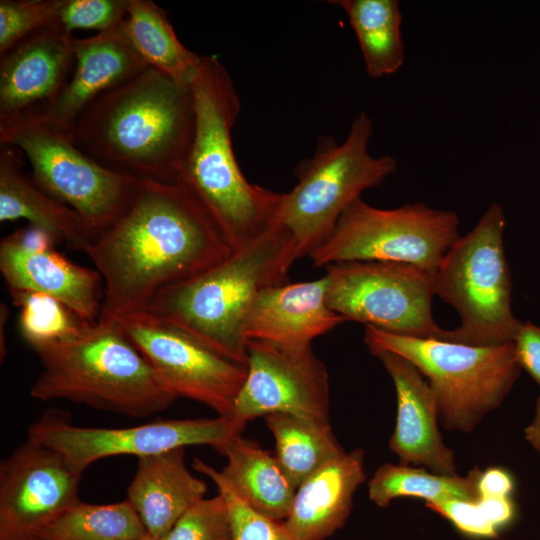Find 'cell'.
<instances>
[{
	"label": "cell",
	"mask_w": 540,
	"mask_h": 540,
	"mask_svg": "<svg viewBox=\"0 0 540 540\" xmlns=\"http://www.w3.org/2000/svg\"><path fill=\"white\" fill-rule=\"evenodd\" d=\"M0 143L26 155L33 181L98 235L124 212L140 180L93 159L75 143L70 130L48 114L0 126Z\"/></svg>",
	"instance_id": "9c48e42d"
},
{
	"label": "cell",
	"mask_w": 540,
	"mask_h": 540,
	"mask_svg": "<svg viewBox=\"0 0 540 540\" xmlns=\"http://www.w3.org/2000/svg\"><path fill=\"white\" fill-rule=\"evenodd\" d=\"M8 318V308L5 304L1 303V309H0V320H1V336H0V351H1V359L6 354V345L4 344V338H3V327L6 325V320Z\"/></svg>",
	"instance_id": "f35d334b"
},
{
	"label": "cell",
	"mask_w": 540,
	"mask_h": 540,
	"mask_svg": "<svg viewBox=\"0 0 540 540\" xmlns=\"http://www.w3.org/2000/svg\"><path fill=\"white\" fill-rule=\"evenodd\" d=\"M121 24L91 37L74 39L72 74L46 113L63 127L70 130L96 98L148 67L126 37Z\"/></svg>",
	"instance_id": "ffe728a7"
},
{
	"label": "cell",
	"mask_w": 540,
	"mask_h": 540,
	"mask_svg": "<svg viewBox=\"0 0 540 540\" xmlns=\"http://www.w3.org/2000/svg\"><path fill=\"white\" fill-rule=\"evenodd\" d=\"M43 370L30 389L38 400H67L145 418L176 400L116 321L87 322L76 334L31 347Z\"/></svg>",
	"instance_id": "5b68a950"
},
{
	"label": "cell",
	"mask_w": 540,
	"mask_h": 540,
	"mask_svg": "<svg viewBox=\"0 0 540 540\" xmlns=\"http://www.w3.org/2000/svg\"><path fill=\"white\" fill-rule=\"evenodd\" d=\"M525 437L540 452V395L536 402V413L533 422L525 429Z\"/></svg>",
	"instance_id": "74e56055"
},
{
	"label": "cell",
	"mask_w": 540,
	"mask_h": 540,
	"mask_svg": "<svg viewBox=\"0 0 540 540\" xmlns=\"http://www.w3.org/2000/svg\"><path fill=\"white\" fill-rule=\"evenodd\" d=\"M275 440V456L296 486L344 449L329 421L290 413H271L264 417Z\"/></svg>",
	"instance_id": "4316f807"
},
{
	"label": "cell",
	"mask_w": 540,
	"mask_h": 540,
	"mask_svg": "<svg viewBox=\"0 0 540 540\" xmlns=\"http://www.w3.org/2000/svg\"><path fill=\"white\" fill-rule=\"evenodd\" d=\"M221 455L227 458V464L220 474L237 495L256 512L284 521L297 488L275 454L239 435L225 446Z\"/></svg>",
	"instance_id": "cb8c5ba5"
},
{
	"label": "cell",
	"mask_w": 540,
	"mask_h": 540,
	"mask_svg": "<svg viewBox=\"0 0 540 540\" xmlns=\"http://www.w3.org/2000/svg\"><path fill=\"white\" fill-rule=\"evenodd\" d=\"M194 127L189 84L148 66L96 98L70 132L75 143L104 166L172 183L178 180Z\"/></svg>",
	"instance_id": "7a4b0ae2"
},
{
	"label": "cell",
	"mask_w": 540,
	"mask_h": 540,
	"mask_svg": "<svg viewBox=\"0 0 540 540\" xmlns=\"http://www.w3.org/2000/svg\"><path fill=\"white\" fill-rule=\"evenodd\" d=\"M121 26L147 66L188 83L200 55L181 43L160 6L151 0H128Z\"/></svg>",
	"instance_id": "484cf974"
},
{
	"label": "cell",
	"mask_w": 540,
	"mask_h": 540,
	"mask_svg": "<svg viewBox=\"0 0 540 540\" xmlns=\"http://www.w3.org/2000/svg\"><path fill=\"white\" fill-rule=\"evenodd\" d=\"M513 343L521 369L540 386V326L530 321L522 322Z\"/></svg>",
	"instance_id": "d590c367"
},
{
	"label": "cell",
	"mask_w": 540,
	"mask_h": 540,
	"mask_svg": "<svg viewBox=\"0 0 540 540\" xmlns=\"http://www.w3.org/2000/svg\"><path fill=\"white\" fill-rule=\"evenodd\" d=\"M345 322L327 303V279L284 283L261 290L245 324L246 340L287 347L310 346L313 339Z\"/></svg>",
	"instance_id": "d6986e66"
},
{
	"label": "cell",
	"mask_w": 540,
	"mask_h": 540,
	"mask_svg": "<svg viewBox=\"0 0 540 540\" xmlns=\"http://www.w3.org/2000/svg\"><path fill=\"white\" fill-rule=\"evenodd\" d=\"M364 458L362 448L345 451L299 485L284 520L298 540H326L344 526L354 493L366 480Z\"/></svg>",
	"instance_id": "44dd1931"
},
{
	"label": "cell",
	"mask_w": 540,
	"mask_h": 540,
	"mask_svg": "<svg viewBox=\"0 0 540 540\" xmlns=\"http://www.w3.org/2000/svg\"><path fill=\"white\" fill-rule=\"evenodd\" d=\"M74 39L56 25L30 34L0 58V126L46 114L72 74Z\"/></svg>",
	"instance_id": "e0dca14e"
},
{
	"label": "cell",
	"mask_w": 540,
	"mask_h": 540,
	"mask_svg": "<svg viewBox=\"0 0 540 540\" xmlns=\"http://www.w3.org/2000/svg\"><path fill=\"white\" fill-rule=\"evenodd\" d=\"M297 259L293 237L277 222L225 260L162 288L140 311L182 327L247 365L244 331L253 301L261 290L287 283Z\"/></svg>",
	"instance_id": "277c9868"
},
{
	"label": "cell",
	"mask_w": 540,
	"mask_h": 540,
	"mask_svg": "<svg viewBox=\"0 0 540 540\" xmlns=\"http://www.w3.org/2000/svg\"><path fill=\"white\" fill-rule=\"evenodd\" d=\"M506 218L492 203L477 224L460 236L434 274L435 296L460 316L453 330L433 338L471 346L512 342L521 321L512 312V279L505 248Z\"/></svg>",
	"instance_id": "52a82bcc"
},
{
	"label": "cell",
	"mask_w": 540,
	"mask_h": 540,
	"mask_svg": "<svg viewBox=\"0 0 540 540\" xmlns=\"http://www.w3.org/2000/svg\"><path fill=\"white\" fill-rule=\"evenodd\" d=\"M450 521L461 533L475 538H494L515 515L511 497L479 496L475 500L453 499L426 505Z\"/></svg>",
	"instance_id": "4dcf8cb0"
},
{
	"label": "cell",
	"mask_w": 540,
	"mask_h": 540,
	"mask_svg": "<svg viewBox=\"0 0 540 540\" xmlns=\"http://www.w3.org/2000/svg\"><path fill=\"white\" fill-rule=\"evenodd\" d=\"M367 348L382 363L395 386L397 414L389 448L400 464L457 475L455 455L443 442L436 398L425 377L401 355L372 345Z\"/></svg>",
	"instance_id": "ac0fdd59"
},
{
	"label": "cell",
	"mask_w": 540,
	"mask_h": 540,
	"mask_svg": "<svg viewBox=\"0 0 540 540\" xmlns=\"http://www.w3.org/2000/svg\"><path fill=\"white\" fill-rule=\"evenodd\" d=\"M20 150L1 145L0 221L26 219L54 242L84 251L98 236L73 209L59 202L22 170Z\"/></svg>",
	"instance_id": "603a6c76"
},
{
	"label": "cell",
	"mask_w": 540,
	"mask_h": 540,
	"mask_svg": "<svg viewBox=\"0 0 540 540\" xmlns=\"http://www.w3.org/2000/svg\"><path fill=\"white\" fill-rule=\"evenodd\" d=\"M372 135L371 118L359 112L341 144L322 135L313 155L295 167L297 183L284 193L277 222L293 237L299 259L330 238L342 214L364 191L396 172L394 157L370 153Z\"/></svg>",
	"instance_id": "8992f818"
},
{
	"label": "cell",
	"mask_w": 540,
	"mask_h": 540,
	"mask_svg": "<svg viewBox=\"0 0 540 540\" xmlns=\"http://www.w3.org/2000/svg\"><path fill=\"white\" fill-rule=\"evenodd\" d=\"M206 491L207 484L186 467L185 448L179 447L137 458L127 500L147 534L162 540Z\"/></svg>",
	"instance_id": "7402d4cb"
},
{
	"label": "cell",
	"mask_w": 540,
	"mask_h": 540,
	"mask_svg": "<svg viewBox=\"0 0 540 540\" xmlns=\"http://www.w3.org/2000/svg\"><path fill=\"white\" fill-rule=\"evenodd\" d=\"M246 425L231 415L155 420L125 428L82 427L51 410L29 426L27 438L57 451L83 474L97 460L112 456L138 458L191 445H209L221 454Z\"/></svg>",
	"instance_id": "4fadbf2b"
},
{
	"label": "cell",
	"mask_w": 540,
	"mask_h": 540,
	"mask_svg": "<svg viewBox=\"0 0 540 540\" xmlns=\"http://www.w3.org/2000/svg\"><path fill=\"white\" fill-rule=\"evenodd\" d=\"M348 17L370 78L394 74L405 60L402 13L397 0H334Z\"/></svg>",
	"instance_id": "d4e9b609"
},
{
	"label": "cell",
	"mask_w": 540,
	"mask_h": 540,
	"mask_svg": "<svg viewBox=\"0 0 540 540\" xmlns=\"http://www.w3.org/2000/svg\"><path fill=\"white\" fill-rule=\"evenodd\" d=\"M327 303L345 321H356L399 336L433 338L434 275L388 261L327 265Z\"/></svg>",
	"instance_id": "8fae6325"
},
{
	"label": "cell",
	"mask_w": 540,
	"mask_h": 540,
	"mask_svg": "<svg viewBox=\"0 0 540 540\" xmlns=\"http://www.w3.org/2000/svg\"><path fill=\"white\" fill-rule=\"evenodd\" d=\"M145 534L127 499L110 504L79 500L51 521L36 540H136Z\"/></svg>",
	"instance_id": "f1b7e54d"
},
{
	"label": "cell",
	"mask_w": 540,
	"mask_h": 540,
	"mask_svg": "<svg viewBox=\"0 0 540 540\" xmlns=\"http://www.w3.org/2000/svg\"><path fill=\"white\" fill-rule=\"evenodd\" d=\"M81 476L60 453L27 438L0 464V540H36L80 500Z\"/></svg>",
	"instance_id": "9a60e30c"
},
{
	"label": "cell",
	"mask_w": 540,
	"mask_h": 540,
	"mask_svg": "<svg viewBox=\"0 0 540 540\" xmlns=\"http://www.w3.org/2000/svg\"><path fill=\"white\" fill-rule=\"evenodd\" d=\"M329 377L311 345L247 340V376L233 415L249 422L271 413L329 421Z\"/></svg>",
	"instance_id": "5bb4252c"
},
{
	"label": "cell",
	"mask_w": 540,
	"mask_h": 540,
	"mask_svg": "<svg viewBox=\"0 0 540 540\" xmlns=\"http://www.w3.org/2000/svg\"><path fill=\"white\" fill-rule=\"evenodd\" d=\"M195 112L193 138L178 177L216 224L233 251L277 223L284 193L249 182L232 145L241 103L215 55H200L188 81Z\"/></svg>",
	"instance_id": "3957f363"
},
{
	"label": "cell",
	"mask_w": 540,
	"mask_h": 540,
	"mask_svg": "<svg viewBox=\"0 0 540 540\" xmlns=\"http://www.w3.org/2000/svg\"><path fill=\"white\" fill-rule=\"evenodd\" d=\"M480 473L481 470L475 467L466 476L443 475L423 467L385 463L368 482V495L382 508L401 497L424 499L426 505L453 499L475 500L479 497Z\"/></svg>",
	"instance_id": "83f0119b"
},
{
	"label": "cell",
	"mask_w": 540,
	"mask_h": 540,
	"mask_svg": "<svg viewBox=\"0 0 540 540\" xmlns=\"http://www.w3.org/2000/svg\"><path fill=\"white\" fill-rule=\"evenodd\" d=\"M162 540H233L227 504L218 494L192 506Z\"/></svg>",
	"instance_id": "836d02e7"
},
{
	"label": "cell",
	"mask_w": 540,
	"mask_h": 540,
	"mask_svg": "<svg viewBox=\"0 0 540 540\" xmlns=\"http://www.w3.org/2000/svg\"><path fill=\"white\" fill-rule=\"evenodd\" d=\"M193 468L216 485L228 507L233 540H298L284 521L266 517L248 506L222 477L220 471L195 458Z\"/></svg>",
	"instance_id": "1f68e13d"
},
{
	"label": "cell",
	"mask_w": 540,
	"mask_h": 540,
	"mask_svg": "<svg viewBox=\"0 0 540 540\" xmlns=\"http://www.w3.org/2000/svg\"><path fill=\"white\" fill-rule=\"evenodd\" d=\"M65 0H1L0 56L37 30L55 25Z\"/></svg>",
	"instance_id": "d6a6232c"
},
{
	"label": "cell",
	"mask_w": 540,
	"mask_h": 540,
	"mask_svg": "<svg viewBox=\"0 0 540 540\" xmlns=\"http://www.w3.org/2000/svg\"><path fill=\"white\" fill-rule=\"evenodd\" d=\"M114 321L148 362L160 384L176 399L198 401L218 416L233 415L247 376L246 364L145 311L131 312Z\"/></svg>",
	"instance_id": "7c38bea8"
},
{
	"label": "cell",
	"mask_w": 540,
	"mask_h": 540,
	"mask_svg": "<svg viewBox=\"0 0 540 540\" xmlns=\"http://www.w3.org/2000/svg\"><path fill=\"white\" fill-rule=\"evenodd\" d=\"M84 252L104 283L98 320L114 321L234 251L181 182L140 179L124 212Z\"/></svg>",
	"instance_id": "6da1fadb"
},
{
	"label": "cell",
	"mask_w": 540,
	"mask_h": 540,
	"mask_svg": "<svg viewBox=\"0 0 540 540\" xmlns=\"http://www.w3.org/2000/svg\"><path fill=\"white\" fill-rule=\"evenodd\" d=\"M21 308L19 329L32 347L76 334L87 323L52 296L29 290H9Z\"/></svg>",
	"instance_id": "f546056e"
},
{
	"label": "cell",
	"mask_w": 540,
	"mask_h": 540,
	"mask_svg": "<svg viewBox=\"0 0 540 540\" xmlns=\"http://www.w3.org/2000/svg\"><path fill=\"white\" fill-rule=\"evenodd\" d=\"M459 217L423 202L380 209L359 198L340 217L330 238L309 257L322 267L349 261H388L434 275L459 239Z\"/></svg>",
	"instance_id": "30bf717a"
},
{
	"label": "cell",
	"mask_w": 540,
	"mask_h": 540,
	"mask_svg": "<svg viewBox=\"0 0 540 540\" xmlns=\"http://www.w3.org/2000/svg\"><path fill=\"white\" fill-rule=\"evenodd\" d=\"M128 0H65L55 25L71 34L73 30L106 32L126 17Z\"/></svg>",
	"instance_id": "e575fe53"
},
{
	"label": "cell",
	"mask_w": 540,
	"mask_h": 540,
	"mask_svg": "<svg viewBox=\"0 0 540 540\" xmlns=\"http://www.w3.org/2000/svg\"><path fill=\"white\" fill-rule=\"evenodd\" d=\"M364 342L401 355L417 367L435 395L439 422L449 431L471 432L502 404L522 370L513 341L471 346L365 326Z\"/></svg>",
	"instance_id": "ba28073f"
},
{
	"label": "cell",
	"mask_w": 540,
	"mask_h": 540,
	"mask_svg": "<svg viewBox=\"0 0 540 540\" xmlns=\"http://www.w3.org/2000/svg\"><path fill=\"white\" fill-rule=\"evenodd\" d=\"M477 487L479 496L511 497L514 480L505 469L491 467L481 471Z\"/></svg>",
	"instance_id": "8d00e7d4"
},
{
	"label": "cell",
	"mask_w": 540,
	"mask_h": 540,
	"mask_svg": "<svg viewBox=\"0 0 540 540\" xmlns=\"http://www.w3.org/2000/svg\"><path fill=\"white\" fill-rule=\"evenodd\" d=\"M54 245L45 232L31 225L4 237L0 243V271L9 290L47 294L80 319L97 321L104 298L100 273L73 263Z\"/></svg>",
	"instance_id": "2e32d148"
},
{
	"label": "cell",
	"mask_w": 540,
	"mask_h": 540,
	"mask_svg": "<svg viewBox=\"0 0 540 540\" xmlns=\"http://www.w3.org/2000/svg\"><path fill=\"white\" fill-rule=\"evenodd\" d=\"M136 540H155L154 538H152L150 535L148 534H145L144 536L136 539Z\"/></svg>",
	"instance_id": "ab89813d"
}]
</instances>
